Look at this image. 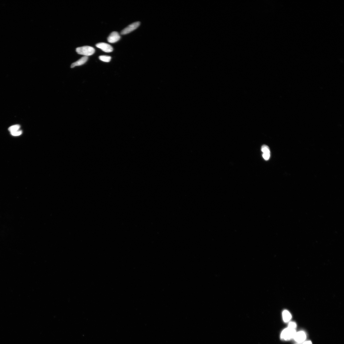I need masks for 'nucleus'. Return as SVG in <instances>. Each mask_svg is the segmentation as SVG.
<instances>
[{
	"label": "nucleus",
	"instance_id": "f03ea898",
	"mask_svg": "<svg viewBox=\"0 0 344 344\" xmlns=\"http://www.w3.org/2000/svg\"><path fill=\"white\" fill-rule=\"evenodd\" d=\"M78 54L84 55L86 57L93 55L95 52V50L93 47L89 46H84L79 47L76 50Z\"/></svg>",
	"mask_w": 344,
	"mask_h": 344
},
{
	"label": "nucleus",
	"instance_id": "9d476101",
	"mask_svg": "<svg viewBox=\"0 0 344 344\" xmlns=\"http://www.w3.org/2000/svg\"><path fill=\"white\" fill-rule=\"evenodd\" d=\"M20 126L19 125H16L12 126H11L8 129L10 133L16 132L18 131L19 130L20 128Z\"/></svg>",
	"mask_w": 344,
	"mask_h": 344
},
{
	"label": "nucleus",
	"instance_id": "ddd939ff",
	"mask_svg": "<svg viewBox=\"0 0 344 344\" xmlns=\"http://www.w3.org/2000/svg\"><path fill=\"white\" fill-rule=\"evenodd\" d=\"M22 131H17L16 132L11 133V134L14 136H18L21 135L22 134Z\"/></svg>",
	"mask_w": 344,
	"mask_h": 344
},
{
	"label": "nucleus",
	"instance_id": "1a4fd4ad",
	"mask_svg": "<svg viewBox=\"0 0 344 344\" xmlns=\"http://www.w3.org/2000/svg\"><path fill=\"white\" fill-rule=\"evenodd\" d=\"M283 321L284 322H287L291 320L292 317L291 314L287 310H284L282 313Z\"/></svg>",
	"mask_w": 344,
	"mask_h": 344
},
{
	"label": "nucleus",
	"instance_id": "2eb2a0df",
	"mask_svg": "<svg viewBox=\"0 0 344 344\" xmlns=\"http://www.w3.org/2000/svg\"></svg>",
	"mask_w": 344,
	"mask_h": 344
},
{
	"label": "nucleus",
	"instance_id": "9b49d317",
	"mask_svg": "<svg viewBox=\"0 0 344 344\" xmlns=\"http://www.w3.org/2000/svg\"><path fill=\"white\" fill-rule=\"evenodd\" d=\"M101 61L106 62H109L111 60V57L110 56H101L99 57Z\"/></svg>",
	"mask_w": 344,
	"mask_h": 344
},
{
	"label": "nucleus",
	"instance_id": "39448f33",
	"mask_svg": "<svg viewBox=\"0 0 344 344\" xmlns=\"http://www.w3.org/2000/svg\"><path fill=\"white\" fill-rule=\"evenodd\" d=\"M306 337V334L304 332L300 331L296 333L293 339L297 342L300 343L305 341Z\"/></svg>",
	"mask_w": 344,
	"mask_h": 344
},
{
	"label": "nucleus",
	"instance_id": "f257e3e1",
	"mask_svg": "<svg viewBox=\"0 0 344 344\" xmlns=\"http://www.w3.org/2000/svg\"><path fill=\"white\" fill-rule=\"evenodd\" d=\"M296 333L295 329L288 327L282 332L281 339L285 341L290 340L294 338Z\"/></svg>",
	"mask_w": 344,
	"mask_h": 344
},
{
	"label": "nucleus",
	"instance_id": "20e7f679",
	"mask_svg": "<svg viewBox=\"0 0 344 344\" xmlns=\"http://www.w3.org/2000/svg\"><path fill=\"white\" fill-rule=\"evenodd\" d=\"M97 48L102 49L106 52L109 53L113 51V49L109 44L105 43H98L96 45Z\"/></svg>",
	"mask_w": 344,
	"mask_h": 344
},
{
	"label": "nucleus",
	"instance_id": "6e6552de",
	"mask_svg": "<svg viewBox=\"0 0 344 344\" xmlns=\"http://www.w3.org/2000/svg\"><path fill=\"white\" fill-rule=\"evenodd\" d=\"M88 59V57H86V56L83 57L78 61L72 64L71 65V68H73L75 66H82V65L84 64L87 61Z\"/></svg>",
	"mask_w": 344,
	"mask_h": 344
},
{
	"label": "nucleus",
	"instance_id": "f8f14e48",
	"mask_svg": "<svg viewBox=\"0 0 344 344\" xmlns=\"http://www.w3.org/2000/svg\"><path fill=\"white\" fill-rule=\"evenodd\" d=\"M297 327L296 323L294 322H291L289 323L288 327L292 329H295Z\"/></svg>",
	"mask_w": 344,
	"mask_h": 344
},
{
	"label": "nucleus",
	"instance_id": "4468645a",
	"mask_svg": "<svg viewBox=\"0 0 344 344\" xmlns=\"http://www.w3.org/2000/svg\"><path fill=\"white\" fill-rule=\"evenodd\" d=\"M303 344H313L312 342L311 341H307L304 342Z\"/></svg>",
	"mask_w": 344,
	"mask_h": 344
},
{
	"label": "nucleus",
	"instance_id": "423d86ee",
	"mask_svg": "<svg viewBox=\"0 0 344 344\" xmlns=\"http://www.w3.org/2000/svg\"><path fill=\"white\" fill-rule=\"evenodd\" d=\"M121 37L118 33L117 32H113L112 33L108 38V41L110 43H114L117 42L119 41Z\"/></svg>",
	"mask_w": 344,
	"mask_h": 344
},
{
	"label": "nucleus",
	"instance_id": "7ed1b4c3",
	"mask_svg": "<svg viewBox=\"0 0 344 344\" xmlns=\"http://www.w3.org/2000/svg\"><path fill=\"white\" fill-rule=\"evenodd\" d=\"M140 22H136L131 24L127 27L125 28L121 32V34L122 35H126L130 33L133 31L137 29L140 26Z\"/></svg>",
	"mask_w": 344,
	"mask_h": 344
},
{
	"label": "nucleus",
	"instance_id": "0eeeda50",
	"mask_svg": "<svg viewBox=\"0 0 344 344\" xmlns=\"http://www.w3.org/2000/svg\"><path fill=\"white\" fill-rule=\"evenodd\" d=\"M261 150L263 153L262 156L263 159L266 161L268 160L270 157V151L269 147L265 145H263Z\"/></svg>",
	"mask_w": 344,
	"mask_h": 344
}]
</instances>
